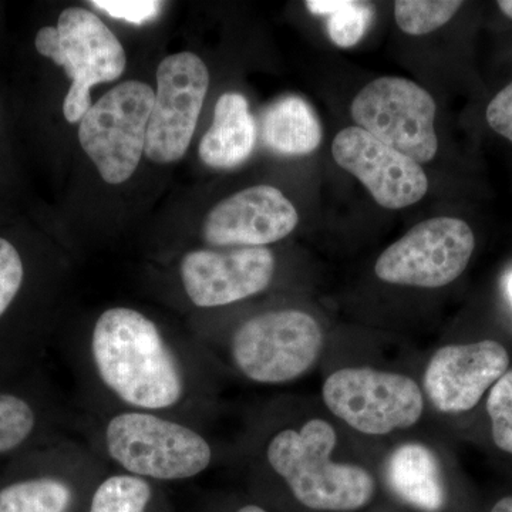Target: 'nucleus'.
I'll list each match as a JSON object with an SVG mask.
<instances>
[{
  "instance_id": "f257e3e1",
  "label": "nucleus",
  "mask_w": 512,
  "mask_h": 512,
  "mask_svg": "<svg viewBox=\"0 0 512 512\" xmlns=\"http://www.w3.org/2000/svg\"><path fill=\"white\" fill-rule=\"evenodd\" d=\"M92 355L103 383L123 402L161 410L180 402L183 375L156 323L128 308L103 312L94 325Z\"/></svg>"
},
{
  "instance_id": "f03ea898",
  "label": "nucleus",
  "mask_w": 512,
  "mask_h": 512,
  "mask_svg": "<svg viewBox=\"0 0 512 512\" xmlns=\"http://www.w3.org/2000/svg\"><path fill=\"white\" fill-rule=\"evenodd\" d=\"M336 431L328 421L309 420L301 430H282L269 443L266 456L296 500L316 511H356L375 494L369 471L332 461Z\"/></svg>"
},
{
  "instance_id": "7ed1b4c3",
  "label": "nucleus",
  "mask_w": 512,
  "mask_h": 512,
  "mask_svg": "<svg viewBox=\"0 0 512 512\" xmlns=\"http://www.w3.org/2000/svg\"><path fill=\"white\" fill-rule=\"evenodd\" d=\"M35 47L72 79L63 103L64 119L69 123L82 121L92 107L90 90L96 84L114 82L126 70V52L119 39L84 8L64 9L57 26L37 32Z\"/></svg>"
},
{
  "instance_id": "20e7f679",
  "label": "nucleus",
  "mask_w": 512,
  "mask_h": 512,
  "mask_svg": "<svg viewBox=\"0 0 512 512\" xmlns=\"http://www.w3.org/2000/svg\"><path fill=\"white\" fill-rule=\"evenodd\" d=\"M106 446L128 473L154 480L198 476L212 458L210 444L197 431L148 413L113 417L107 424Z\"/></svg>"
},
{
  "instance_id": "39448f33",
  "label": "nucleus",
  "mask_w": 512,
  "mask_h": 512,
  "mask_svg": "<svg viewBox=\"0 0 512 512\" xmlns=\"http://www.w3.org/2000/svg\"><path fill=\"white\" fill-rule=\"evenodd\" d=\"M156 92L146 83L124 82L84 114L79 141L106 183L127 181L146 151L148 121Z\"/></svg>"
},
{
  "instance_id": "423d86ee",
  "label": "nucleus",
  "mask_w": 512,
  "mask_h": 512,
  "mask_svg": "<svg viewBox=\"0 0 512 512\" xmlns=\"http://www.w3.org/2000/svg\"><path fill=\"white\" fill-rule=\"evenodd\" d=\"M436 111V101L424 87L392 76L366 84L350 107L357 127L420 165L439 151Z\"/></svg>"
},
{
  "instance_id": "0eeeda50",
  "label": "nucleus",
  "mask_w": 512,
  "mask_h": 512,
  "mask_svg": "<svg viewBox=\"0 0 512 512\" xmlns=\"http://www.w3.org/2000/svg\"><path fill=\"white\" fill-rule=\"evenodd\" d=\"M323 335L309 313L285 309L262 313L235 332L232 356L242 375L258 383L298 379L320 355Z\"/></svg>"
},
{
  "instance_id": "6e6552de",
  "label": "nucleus",
  "mask_w": 512,
  "mask_h": 512,
  "mask_svg": "<svg viewBox=\"0 0 512 512\" xmlns=\"http://www.w3.org/2000/svg\"><path fill=\"white\" fill-rule=\"evenodd\" d=\"M322 393L330 412L372 436L412 427L424 410L423 394L413 379L369 367L338 370L326 379Z\"/></svg>"
},
{
  "instance_id": "1a4fd4ad",
  "label": "nucleus",
  "mask_w": 512,
  "mask_h": 512,
  "mask_svg": "<svg viewBox=\"0 0 512 512\" xmlns=\"http://www.w3.org/2000/svg\"><path fill=\"white\" fill-rule=\"evenodd\" d=\"M476 248L470 225L458 218H431L390 245L375 265L377 278L393 285L443 288L466 271Z\"/></svg>"
},
{
  "instance_id": "9d476101",
  "label": "nucleus",
  "mask_w": 512,
  "mask_h": 512,
  "mask_svg": "<svg viewBox=\"0 0 512 512\" xmlns=\"http://www.w3.org/2000/svg\"><path fill=\"white\" fill-rule=\"evenodd\" d=\"M208 86L207 64L194 53H175L160 63L144 151L151 161L170 164L184 157L197 128Z\"/></svg>"
},
{
  "instance_id": "9b49d317",
  "label": "nucleus",
  "mask_w": 512,
  "mask_h": 512,
  "mask_svg": "<svg viewBox=\"0 0 512 512\" xmlns=\"http://www.w3.org/2000/svg\"><path fill=\"white\" fill-rule=\"evenodd\" d=\"M332 156L386 210L412 207L429 191V178L419 163L386 146L363 128L353 126L339 131L333 140Z\"/></svg>"
},
{
  "instance_id": "f8f14e48",
  "label": "nucleus",
  "mask_w": 512,
  "mask_h": 512,
  "mask_svg": "<svg viewBox=\"0 0 512 512\" xmlns=\"http://www.w3.org/2000/svg\"><path fill=\"white\" fill-rule=\"evenodd\" d=\"M180 272L195 306L218 308L268 288L275 274V255L265 247L200 249L184 256Z\"/></svg>"
},
{
  "instance_id": "ddd939ff",
  "label": "nucleus",
  "mask_w": 512,
  "mask_h": 512,
  "mask_svg": "<svg viewBox=\"0 0 512 512\" xmlns=\"http://www.w3.org/2000/svg\"><path fill=\"white\" fill-rule=\"evenodd\" d=\"M298 222V211L278 188L256 185L215 205L202 234L215 247L258 248L288 237Z\"/></svg>"
},
{
  "instance_id": "4468645a",
  "label": "nucleus",
  "mask_w": 512,
  "mask_h": 512,
  "mask_svg": "<svg viewBox=\"0 0 512 512\" xmlns=\"http://www.w3.org/2000/svg\"><path fill=\"white\" fill-rule=\"evenodd\" d=\"M508 365L507 350L495 340L444 346L431 357L424 389L439 412H468L505 375Z\"/></svg>"
},
{
  "instance_id": "2eb2a0df",
  "label": "nucleus",
  "mask_w": 512,
  "mask_h": 512,
  "mask_svg": "<svg viewBox=\"0 0 512 512\" xmlns=\"http://www.w3.org/2000/svg\"><path fill=\"white\" fill-rule=\"evenodd\" d=\"M256 123L242 94L225 93L218 100L210 130L202 137L200 158L208 167L229 170L251 157L256 144Z\"/></svg>"
},
{
  "instance_id": "dca6fc26",
  "label": "nucleus",
  "mask_w": 512,
  "mask_h": 512,
  "mask_svg": "<svg viewBox=\"0 0 512 512\" xmlns=\"http://www.w3.org/2000/svg\"><path fill=\"white\" fill-rule=\"evenodd\" d=\"M386 478L394 493L421 511L439 512L446 504L439 461L423 444L396 448L387 460Z\"/></svg>"
},
{
  "instance_id": "f3484780",
  "label": "nucleus",
  "mask_w": 512,
  "mask_h": 512,
  "mask_svg": "<svg viewBox=\"0 0 512 512\" xmlns=\"http://www.w3.org/2000/svg\"><path fill=\"white\" fill-rule=\"evenodd\" d=\"M261 138L279 156H308L322 143V124L302 97H281L262 114Z\"/></svg>"
},
{
  "instance_id": "a211bd4d",
  "label": "nucleus",
  "mask_w": 512,
  "mask_h": 512,
  "mask_svg": "<svg viewBox=\"0 0 512 512\" xmlns=\"http://www.w3.org/2000/svg\"><path fill=\"white\" fill-rule=\"evenodd\" d=\"M72 498L69 484L59 478H29L0 490V512H67Z\"/></svg>"
},
{
  "instance_id": "6ab92c4d",
  "label": "nucleus",
  "mask_w": 512,
  "mask_h": 512,
  "mask_svg": "<svg viewBox=\"0 0 512 512\" xmlns=\"http://www.w3.org/2000/svg\"><path fill=\"white\" fill-rule=\"evenodd\" d=\"M150 500L151 487L144 478L123 474L99 485L89 512H146Z\"/></svg>"
},
{
  "instance_id": "aec40b11",
  "label": "nucleus",
  "mask_w": 512,
  "mask_h": 512,
  "mask_svg": "<svg viewBox=\"0 0 512 512\" xmlns=\"http://www.w3.org/2000/svg\"><path fill=\"white\" fill-rule=\"evenodd\" d=\"M463 2L456 0H399L394 3V18L410 36H424L453 19Z\"/></svg>"
},
{
  "instance_id": "412c9836",
  "label": "nucleus",
  "mask_w": 512,
  "mask_h": 512,
  "mask_svg": "<svg viewBox=\"0 0 512 512\" xmlns=\"http://www.w3.org/2000/svg\"><path fill=\"white\" fill-rule=\"evenodd\" d=\"M36 427L32 406L15 394L0 393V454L22 446Z\"/></svg>"
},
{
  "instance_id": "4be33fe9",
  "label": "nucleus",
  "mask_w": 512,
  "mask_h": 512,
  "mask_svg": "<svg viewBox=\"0 0 512 512\" xmlns=\"http://www.w3.org/2000/svg\"><path fill=\"white\" fill-rule=\"evenodd\" d=\"M372 19L370 3L345 0V5L338 12L328 16L330 40L343 49L356 46L365 37Z\"/></svg>"
},
{
  "instance_id": "5701e85b",
  "label": "nucleus",
  "mask_w": 512,
  "mask_h": 512,
  "mask_svg": "<svg viewBox=\"0 0 512 512\" xmlns=\"http://www.w3.org/2000/svg\"><path fill=\"white\" fill-rule=\"evenodd\" d=\"M487 412L493 427L491 431L495 446L512 454V370H507L491 387Z\"/></svg>"
},
{
  "instance_id": "b1692460",
  "label": "nucleus",
  "mask_w": 512,
  "mask_h": 512,
  "mask_svg": "<svg viewBox=\"0 0 512 512\" xmlns=\"http://www.w3.org/2000/svg\"><path fill=\"white\" fill-rule=\"evenodd\" d=\"M25 282V264L19 249L0 237V318L9 311Z\"/></svg>"
},
{
  "instance_id": "393cba45",
  "label": "nucleus",
  "mask_w": 512,
  "mask_h": 512,
  "mask_svg": "<svg viewBox=\"0 0 512 512\" xmlns=\"http://www.w3.org/2000/svg\"><path fill=\"white\" fill-rule=\"evenodd\" d=\"M93 6L109 13L113 18L143 25L160 15L163 2L156 0H93Z\"/></svg>"
},
{
  "instance_id": "a878e982",
  "label": "nucleus",
  "mask_w": 512,
  "mask_h": 512,
  "mask_svg": "<svg viewBox=\"0 0 512 512\" xmlns=\"http://www.w3.org/2000/svg\"><path fill=\"white\" fill-rule=\"evenodd\" d=\"M487 121L495 133L512 143V82L488 104Z\"/></svg>"
},
{
  "instance_id": "bb28decb",
  "label": "nucleus",
  "mask_w": 512,
  "mask_h": 512,
  "mask_svg": "<svg viewBox=\"0 0 512 512\" xmlns=\"http://www.w3.org/2000/svg\"><path fill=\"white\" fill-rule=\"evenodd\" d=\"M491 512H512V497H505L498 501Z\"/></svg>"
},
{
  "instance_id": "cd10ccee",
  "label": "nucleus",
  "mask_w": 512,
  "mask_h": 512,
  "mask_svg": "<svg viewBox=\"0 0 512 512\" xmlns=\"http://www.w3.org/2000/svg\"><path fill=\"white\" fill-rule=\"evenodd\" d=\"M498 8L507 18L512 19V0H501V2H498Z\"/></svg>"
},
{
  "instance_id": "c85d7f7f",
  "label": "nucleus",
  "mask_w": 512,
  "mask_h": 512,
  "mask_svg": "<svg viewBox=\"0 0 512 512\" xmlns=\"http://www.w3.org/2000/svg\"><path fill=\"white\" fill-rule=\"evenodd\" d=\"M237 512H268L265 511L264 508L258 507V505H247V507H242L241 510Z\"/></svg>"
},
{
  "instance_id": "c756f323",
  "label": "nucleus",
  "mask_w": 512,
  "mask_h": 512,
  "mask_svg": "<svg viewBox=\"0 0 512 512\" xmlns=\"http://www.w3.org/2000/svg\"><path fill=\"white\" fill-rule=\"evenodd\" d=\"M507 288H508V295H510V298L512 301V275L510 276V278H508Z\"/></svg>"
}]
</instances>
